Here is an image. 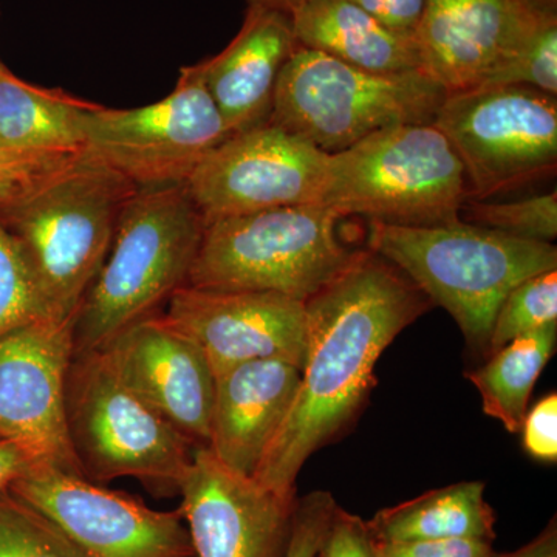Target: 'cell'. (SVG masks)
I'll list each match as a JSON object with an SVG mask.
<instances>
[{"label": "cell", "mask_w": 557, "mask_h": 557, "mask_svg": "<svg viewBox=\"0 0 557 557\" xmlns=\"http://www.w3.org/2000/svg\"><path fill=\"white\" fill-rule=\"evenodd\" d=\"M307 351L295 401L252 479L296 497L306 461L348 426L375 386V366L399 333L434 306L401 270L357 249L306 302Z\"/></svg>", "instance_id": "cell-1"}, {"label": "cell", "mask_w": 557, "mask_h": 557, "mask_svg": "<svg viewBox=\"0 0 557 557\" xmlns=\"http://www.w3.org/2000/svg\"><path fill=\"white\" fill-rule=\"evenodd\" d=\"M137 186L81 153L38 189L0 208L49 318L72 322L108 258L121 211Z\"/></svg>", "instance_id": "cell-2"}, {"label": "cell", "mask_w": 557, "mask_h": 557, "mask_svg": "<svg viewBox=\"0 0 557 557\" xmlns=\"http://www.w3.org/2000/svg\"><path fill=\"white\" fill-rule=\"evenodd\" d=\"M368 248L394 263L457 322L469 350L487 357L498 307L527 278L557 270L549 242L458 220L440 226L369 222Z\"/></svg>", "instance_id": "cell-3"}, {"label": "cell", "mask_w": 557, "mask_h": 557, "mask_svg": "<svg viewBox=\"0 0 557 557\" xmlns=\"http://www.w3.org/2000/svg\"><path fill=\"white\" fill-rule=\"evenodd\" d=\"M205 220L186 185L138 188L72 324L73 355L101 350L188 284Z\"/></svg>", "instance_id": "cell-4"}, {"label": "cell", "mask_w": 557, "mask_h": 557, "mask_svg": "<svg viewBox=\"0 0 557 557\" xmlns=\"http://www.w3.org/2000/svg\"><path fill=\"white\" fill-rule=\"evenodd\" d=\"M463 164L434 124H405L369 135L327 161L322 205L394 226L460 220L469 200Z\"/></svg>", "instance_id": "cell-5"}, {"label": "cell", "mask_w": 557, "mask_h": 557, "mask_svg": "<svg viewBox=\"0 0 557 557\" xmlns=\"http://www.w3.org/2000/svg\"><path fill=\"white\" fill-rule=\"evenodd\" d=\"M446 91L428 73H375L296 47L278 75L269 123L338 153L388 127L432 124Z\"/></svg>", "instance_id": "cell-6"}, {"label": "cell", "mask_w": 557, "mask_h": 557, "mask_svg": "<svg viewBox=\"0 0 557 557\" xmlns=\"http://www.w3.org/2000/svg\"><path fill=\"white\" fill-rule=\"evenodd\" d=\"M341 219L324 205H298L205 223L186 285L306 302L354 258L336 233Z\"/></svg>", "instance_id": "cell-7"}, {"label": "cell", "mask_w": 557, "mask_h": 557, "mask_svg": "<svg viewBox=\"0 0 557 557\" xmlns=\"http://www.w3.org/2000/svg\"><path fill=\"white\" fill-rule=\"evenodd\" d=\"M64 409L84 478H132L159 496L178 494L196 446L121 379L101 350L73 355Z\"/></svg>", "instance_id": "cell-8"}, {"label": "cell", "mask_w": 557, "mask_h": 557, "mask_svg": "<svg viewBox=\"0 0 557 557\" xmlns=\"http://www.w3.org/2000/svg\"><path fill=\"white\" fill-rule=\"evenodd\" d=\"M83 150L137 188L185 185L211 150L231 137L197 64L180 70L163 100L137 109L94 104L81 121Z\"/></svg>", "instance_id": "cell-9"}, {"label": "cell", "mask_w": 557, "mask_h": 557, "mask_svg": "<svg viewBox=\"0 0 557 557\" xmlns=\"http://www.w3.org/2000/svg\"><path fill=\"white\" fill-rule=\"evenodd\" d=\"M465 168L469 200H486L553 174L557 98L523 86L446 95L434 120Z\"/></svg>", "instance_id": "cell-10"}, {"label": "cell", "mask_w": 557, "mask_h": 557, "mask_svg": "<svg viewBox=\"0 0 557 557\" xmlns=\"http://www.w3.org/2000/svg\"><path fill=\"white\" fill-rule=\"evenodd\" d=\"M327 161L329 153L267 121L211 150L185 185L205 223L322 205Z\"/></svg>", "instance_id": "cell-11"}, {"label": "cell", "mask_w": 557, "mask_h": 557, "mask_svg": "<svg viewBox=\"0 0 557 557\" xmlns=\"http://www.w3.org/2000/svg\"><path fill=\"white\" fill-rule=\"evenodd\" d=\"M38 509L86 557H194L180 509L145 502L51 467H33L9 487Z\"/></svg>", "instance_id": "cell-12"}, {"label": "cell", "mask_w": 557, "mask_h": 557, "mask_svg": "<svg viewBox=\"0 0 557 557\" xmlns=\"http://www.w3.org/2000/svg\"><path fill=\"white\" fill-rule=\"evenodd\" d=\"M72 322L42 319L0 338V440L32 467L83 475L65 423Z\"/></svg>", "instance_id": "cell-13"}, {"label": "cell", "mask_w": 557, "mask_h": 557, "mask_svg": "<svg viewBox=\"0 0 557 557\" xmlns=\"http://www.w3.org/2000/svg\"><path fill=\"white\" fill-rule=\"evenodd\" d=\"M163 317L203 351L214 376L256 359H284L304 368L307 314L300 300L183 285Z\"/></svg>", "instance_id": "cell-14"}, {"label": "cell", "mask_w": 557, "mask_h": 557, "mask_svg": "<svg viewBox=\"0 0 557 557\" xmlns=\"http://www.w3.org/2000/svg\"><path fill=\"white\" fill-rule=\"evenodd\" d=\"M194 557H284L298 498L282 497L196 448L178 491Z\"/></svg>", "instance_id": "cell-15"}, {"label": "cell", "mask_w": 557, "mask_h": 557, "mask_svg": "<svg viewBox=\"0 0 557 557\" xmlns=\"http://www.w3.org/2000/svg\"><path fill=\"white\" fill-rule=\"evenodd\" d=\"M113 369L196 448H207L214 373L203 351L163 314H150L101 348Z\"/></svg>", "instance_id": "cell-16"}, {"label": "cell", "mask_w": 557, "mask_h": 557, "mask_svg": "<svg viewBox=\"0 0 557 557\" xmlns=\"http://www.w3.org/2000/svg\"><path fill=\"white\" fill-rule=\"evenodd\" d=\"M547 14L530 0H426L416 35L424 73L448 94L482 86Z\"/></svg>", "instance_id": "cell-17"}, {"label": "cell", "mask_w": 557, "mask_h": 557, "mask_svg": "<svg viewBox=\"0 0 557 557\" xmlns=\"http://www.w3.org/2000/svg\"><path fill=\"white\" fill-rule=\"evenodd\" d=\"M302 370L284 359H256L214 376L207 448L226 468L255 475L284 423Z\"/></svg>", "instance_id": "cell-18"}, {"label": "cell", "mask_w": 557, "mask_h": 557, "mask_svg": "<svg viewBox=\"0 0 557 557\" xmlns=\"http://www.w3.org/2000/svg\"><path fill=\"white\" fill-rule=\"evenodd\" d=\"M296 47L287 13L248 7L244 24L228 46L197 62L231 135L269 121L278 75Z\"/></svg>", "instance_id": "cell-19"}, {"label": "cell", "mask_w": 557, "mask_h": 557, "mask_svg": "<svg viewBox=\"0 0 557 557\" xmlns=\"http://www.w3.org/2000/svg\"><path fill=\"white\" fill-rule=\"evenodd\" d=\"M288 16L304 49L369 72H424L416 38L391 30L351 0H306Z\"/></svg>", "instance_id": "cell-20"}, {"label": "cell", "mask_w": 557, "mask_h": 557, "mask_svg": "<svg viewBox=\"0 0 557 557\" xmlns=\"http://www.w3.org/2000/svg\"><path fill=\"white\" fill-rule=\"evenodd\" d=\"M376 544L406 541L496 537V516L485 500V483L460 482L384 508L368 520Z\"/></svg>", "instance_id": "cell-21"}, {"label": "cell", "mask_w": 557, "mask_h": 557, "mask_svg": "<svg viewBox=\"0 0 557 557\" xmlns=\"http://www.w3.org/2000/svg\"><path fill=\"white\" fill-rule=\"evenodd\" d=\"M90 106L62 89L21 79L0 60V145L81 152V121Z\"/></svg>", "instance_id": "cell-22"}, {"label": "cell", "mask_w": 557, "mask_h": 557, "mask_svg": "<svg viewBox=\"0 0 557 557\" xmlns=\"http://www.w3.org/2000/svg\"><path fill=\"white\" fill-rule=\"evenodd\" d=\"M557 346V324L518 336L487 357L485 364L465 376L482 397L483 412L511 434L522 429L531 392Z\"/></svg>", "instance_id": "cell-23"}, {"label": "cell", "mask_w": 557, "mask_h": 557, "mask_svg": "<svg viewBox=\"0 0 557 557\" xmlns=\"http://www.w3.org/2000/svg\"><path fill=\"white\" fill-rule=\"evenodd\" d=\"M0 557H86L38 509L0 493Z\"/></svg>", "instance_id": "cell-24"}, {"label": "cell", "mask_w": 557, "mask_h": 557, "mask_svg": "<svg viewBox=\"0 0 557 557\" xmlns=\"http://www.w3.org/2000/svg\"><path fill=\"white\" fill-rule=\"evenodd\" d=\"M549 324H557V270L527 278L508 293L491 329L487 357L509 341Z\"/></svg>", "instance_id": "cell-25"}, {"label": "cell", "mask_w": 557, "mask_h": 557, "mask_svg": "<svg viewBox=\"0 0 557 557\" xmlns=\"http://www.w3.org/2000/svg\"><path fill=\"white\" fill-rule=\"evenodd\" d=\"M460 220L520 239L552 244L557 237V194L553 190L505 203L468 200L460 209Z\"/></svg>", "instance_id": "cell-26"}, {"label": "cell", "mask_w": 557, "mask_h": 557, "mask_svg": "<svg viewBox=\"0 0 557 557\" xmlns=\"http://www.w3.org/2000/svg\"><path fill=\"white\" fill-rule=\"evenodd\" d=\"M533 87L557 97V13L547 14L530 38L482 86Z\"/></svg>", "instance_id": "cell-27"}, {"label": "cell", "mask_w": 557, "mask_h": 557, "mask_svg": "<svg viewBox=\"0 0 557 557\" xmlns=\"http://www.w3.org/2000/svg\"><path fill=\"white\" fill-rule=\"evenodd\" d=\"M50 319L20 247L0 222V338Z\"/></svg>", "instance_id": "cell-28"}, {"label": "cell", "mask_w": 557, "mask_h": 557, "mask_svg": "<svg viewBox=\"0 0 557 557\" xmlns=\"http://www.w3.org/2000/svg\"><path fill=\"white\" fill-rule=\"evenodd\" d=\"M83 152L17 149L0 145V208L24 199Z\"/></svg>", "instance_id": "cell-29"}, {"label": "cell", "mask_w": 557, "mask_h": 557, "mask_svg": "<svg viewBox=\"0 0 557 557\" xmlns=\"http://www.w3.org/2000/svg\"><path fill=\"white\" fill-rule=\"evenodd\" d=\"M336 507L338 504L327 491H313L298 498L284 557H317Z\"/></svg>", "instance_id": "cell-30"}, {"label": "cell", "mask_w": 557, "mask_h": 557, "mask_svg": "<svg viewBox=\"0 0 557 557\" xmlns=\"http://www.w3.org/2000/svg\"><path fill=\"white\" fill-rule=\"evenodd\" d=\"M317 557H375L366 520L338 505Z\"/></svg>", "instance_id": "cell-31"}, {"label": "cell", "mask_w": 557, "mask_h": 557, "mask_svg": "<svg viewBox=\"0 0 557 557\" xmlns=\"http://www.w3.org/2000/svg\"><path fill=\"white\" fill-rule=\"evenodd\" d=\"M375 545V557H490L493 542L482 539L387 542Z\"/></svg>", "instance_id": "cell-32"}, {"label": "cell", "mask_w": 557, "mask_h": 557, "mask_svg": "<svg viewBox=\"0 0 557 557\" xmlns=\"http://www.w3.org/2000/svg\"><path fill=\"white\" fill-rule=\"evenodd\" d=\"M523 448L542 461L557 460V395L556 392L536 403L527 412L522 429Z\"/></svg>", "instance_id": "cell-33"}, {"label": "cell", "mask_w": 557, "mask_h": 557, "mask_svg": "<svg viewBox=\"0 0 557 557\" xmlns=\"http://www.w3.org/2000/svg\"><path fill=\"white\" fill-rule=\"evenodd\" d=\"M381 24L399 35L416 38L423 20L426 0H351Z\"/></svg>", "instance_id": "cell-34"}, {"label": "cell", "mask_w": 557, "mask_h": 557, "mask_svg": "<svg viewBox=\"0 0 557 557\" xmlns=\"http://www.w3.org/2000/svg\"><path fill=\"white\" fill-rule=\"evenodd\" d=\"M490 557H557V522L549 520L548 525L527 545L509 553H494Z\"/></svg>", "instance_id": "cell-35"}, {"label": "cell", "mask_w": 557, "mask_h": 557, "mask_svg": "<svg viewBox=\"0 0 557 557\" xmlns=\"http://www.w3.org/2000/svg\"><path fill=\"white\" fill-rule=\"evenodd\" d=\"M33 468L28 458L10 443L0 440V493Z\"/></svg>", "instance_id": "cell-36"}, {"label": "cell", "mask_w": 557, "mask_h": 557, "mask_svg": "<svg viewBox=\"0 0 557 557\" xmlns=\"http://www.w3.org/2000/svg\"><path fill=\"white\" fill-rule=\"evenodd\" d=\"M304 2L306 0H247L248 7H262V9L282 11L287 14Z\"/></svg>", "instance_id": "cell-37"}, {"label": "cell", "mask_w": 557, "mask_h": 557, "mask_svg": "<svg viewBox=\"0 0 557 557\" xmlns=\"http://www.w3.org/2000/svg\"><path fill=\"white\" fill-rule=\"evenodd\" d=\"M534 9L547 11V13H557V0H530Z\"/></svg>", "instance_id": "cell-38"}]
</instances>
